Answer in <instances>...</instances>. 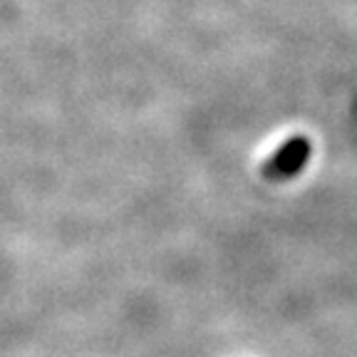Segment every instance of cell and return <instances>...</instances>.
Wrapping results in <instances>:
<instances>
[{"label": "cell", "mask_w": 357, "mask_h": 357, "mask_svg": "<svg viewBox=\"0 0 357 357\" xmlns=\"http://www.w3.org/2000/svg\"><path fill=\"white\" fill-rule=\"evenodd\" d=\"M310 142L307 137H290L278 151L271 154V159L263 167V176L271 178V181H288L290 176L303 172V167L310 159Z\"/></svg>", "instance_id": "cell-1"}]
</instances>
